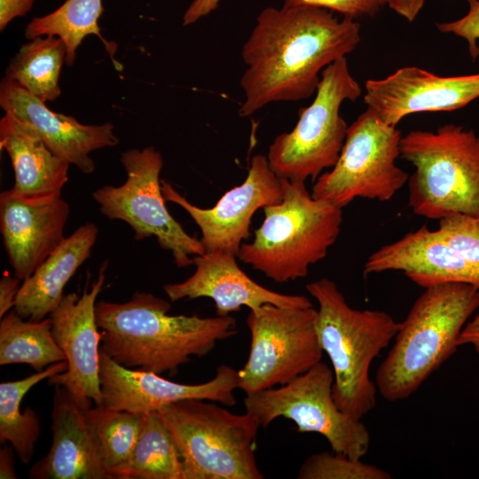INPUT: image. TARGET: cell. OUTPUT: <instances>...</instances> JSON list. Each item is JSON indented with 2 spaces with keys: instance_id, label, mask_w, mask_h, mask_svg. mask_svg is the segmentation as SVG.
<instances>
[{
  "instance_id": "cell-1",
  "label": "cell",
  "mask_w": 479,
  "mask_h": 479,
  "mask_svg": "<svg viewBox=\"0 0 479 479\" xmlns=\"http://www.w3.org/2000/svg\"><path fill=\"white\" fill-rule=\"evenodd\" d=\"M361 41L356 20L314 6L267 7L241 51L247 69L239 114L247 117L272 102L298 101L317 91L322 71Z\"/></svg>"
},
{
  "instance_id": "cell-2",
  "label": "cell",
  "mask_w": 479,
  "mask_h": 479,
  "mask_svg": "<svg viewBox=\"0 0 479 479\" xmlns=\"http://www.w3.org/2000/svg\"><path fill=\"white\" fill-rule=\"evenodd\" d=\"M169 309V302L145 292H136L122 303L98 302L100 349L128 368L175 373L192 357L208 355L218 342L237 334L230 315L172 316Z\"/></svg>"
},
{
  "instance_id": "cell-3",
  "label": "cell",
  "mask_w": 479,
  "mask_h": 479,
  "mask_svg": "<svg viewBox=\"0 0 479 479\" xmlns=\"http://www.w3.org/2000/svg\"><path fill=\"white\" fill-rule=\"evenodd\" d=\"M479 307V287L448 282L424 288L400 322L378 367L375 385L387 401L412 396L457 349L459 334Z\"/></svg>"
},
{
  "instance_id": "cell-4",
  "label": "cell",
  "mask_w": 479,
  "mask_h": 479,
  "mask_svg": "<svg viewBox=\"0 0 479 479\" xmlns=\"http://www.w3.org/2000/svg\"><path fill=\"white\" fill-rule=\"evenodd\" d=\"M306 289L318 304L317 333L332 364L334 401L342 412L361 420L376 405L371 365L395 338L400 322L382 310L350 307L327 278L307 284Z\"/></svg>"
},
{
  "instance_id": "cell-5",
  "label": "cell",
  "mask_w": 479,
  "mask_h": 479,
  "mask_svg": "<svg viewBox=\"0 0 479 479\" xmlns=\"http://www.w3.org/2000/svg\"><path fill=\"white\" fill-rule=\"evenodd\" d=\"M283 198L264 207L263 224L237 257L277 283L305 278L336 241L342 208L316 199L302 181L281 178Z\"/></svg>"
},
{
  "instance_id": "cell-6",
  "label": "cell",
  "mask_w": 479,
  "mask_h": 479,
  "mask_svg": "<svg viewBox=\"0 0 479 479\" xmlns=\"http://www.w3.org/2000/svg\"><path fill=\"white\" fill-rule=\"evenodd\" d=\"M400 149V157L414 167L407 181L414 214L433 220L479 216V137L474 130L453 123L411 130Z\"/></svg>"
},
{
  "instance_id": "cell-7",
  "label": "cell",
  "mask_w": 479,
  "mask_h": 479,
  "mask_svg": "<svg viewBox=\"0 0 479 479\" xmlns=\"http://www.w3.org/2000/svg\"><path fill=\"white\" fill-rule=\"evenodd\" d=\"M211 402L185 399L156 411L179 452L185 479H263L255 458L259 420Z\"/></svg>"
},
{
  "instance_id": "cell-8",
  "label": "cell",
  "mask_w": 479,
  "mask_h": 479,
  "mask_svg": "<svg viewBox=\"0 0 479 479\" xmlns=\"http://www.w3.org/2000/svg\"><path fill=\"white\" fill-rule=\"evenodd\" d=\"M361 94L346 57L327 66L314 100L300 109L294 128L277 136L269 146L266 157L274 173L292 181H316L324 169L333 168L349 127L340 114L341 106L346 100L356 101Z\"/></svg>"
},
{
  "instance_id": "cell-9",
  "label": "cell",
  "mask_w": 479,
  "mask_h": 479,
  "mask_svg": "<svg viewBox=\"0 0 479 479\" xmlns=\"http://www.w3.org/2000/svg\"><path fill=\"white\" fill-rule=\"evenodd\" d=\"M402 137L367 107L348 127L336 163L316 179L311 195L341 208L357 198L390 200L409 178L396 163Z\"/></svg>"
},
{
  "instance_id": "cell-10",
  "label": "cell",
  "mask_w": 479,
  "mask_h": 479,
  "mask_svg": "<svg viewBox=\"0 0 479 479\" xmlns=\"http://www.w3.org/2000/svg\"><path fill=\"white\" fill-rule=\"evenodd\" d=\"M126 181L119 185H104L92 193L101 214L121 220L142 240L154 236L159 246L171 252L178 268L193 264L195 255L206 251L200 240L189 235L170 215L161 191L160 174L163 165L161 152L150 145L122 152L120 159Z\"/></svg>"
},
{
  "instance_id": "cell-11",
  "label": "cell",
  "mask_w": 479,
  "mask_h": 479,
  "mask_svg": "<svg viewBox=\"0 0 479 479\" xmlns=\"http://www.w3.org/2000/svg\"><path fill=\"white\" fill-rule=\"evenodd\" d=\"M333 369L320 361L290 382L246 395V412L267 428L278 418L292 420L300 433L323 436L332 451L362 459L371 436L361 420L342 412L334 395Z\"/></svg>"
},
{
  "instance_id": "cell-12",
  "label": "cell",
  "mask_w": 479,
  "mask_h": 479,
  "mask_svg": "<svg viewBox=\"0 0 479 479\" xmlns=\"http://www.w3.org/2000/svg\"><path fill=\"white\" fill-rule=\"evenodd\" d=\"M318 310L267 303L250 310L247 325L250 349L238 370L239 389L246 395L285 385L319 363Z\"/></svg>"
},
{
  "instance_id": "cell-13",
  "label": "cell",
  "mask_w": 479,
  "mask_h": 479,
  "mask_svg": "<svg viewBox=\"0 0 479 479\" xmlns=\"http://www.w3.org/2000/svg\"><path fill=\"white\" fill-rule=\"evenodd\" d=\"M105 261L97 279L81 296L75 293L63 295L50 314L55 341L66 356L67 370L48 379V383L64 388L82 410L92 404L103 405L99 357L101 333L96 320V300L105 280Z\"/></svg>"
},
{
  "instance_id": "cell-14",
  "label": "cell",
  "mask_w": 479,
  "mask_h": 479,
  "mask_svg": "<svg viewBox=\"0 0 479 479\" xmlns=\"http://www.w3.org/2000/svg\"><path fill=\"white\" fill-rule=\"evenodd\" d=\"M166 201L184 208L201 232L200 239L206 252L224 251L238 255L242 241L249 235L255 211L277 204L283 198L281 178L271 169L263 154L253 156L244 182L227 191L210 208L192 204L169 182L161 180Z\"/></svg>"
},
{
  "instance_id": "cell-15",
  "label": "cell",
  "mask_w": 479,
  "mask_h": 479,
  "mask_svg": "<svg viewBox=\"0 0 479 479\" xmlns=\"http://www.w3.org/2000/svg\"><path fill=\"white\" fill-rule=\"evenodd\" d=\"M99 376L103 406L146 414L163 405L185 399H203L233 406L239 389L238 371L222 364L215 376L200 384L164 379L159 373L125 367L100 349Z\"/></svg>"
},
{
  "instance_id": "cell-16",
  "label": "cell",
  "mask_w": 479,
  "mask_h": 479,
  "mask_svg": "<svg viewBox=\"0 0 479 479\" xmlns=\"http://www.w3.org/2000/svg\"><path fill=\"white\" fill-rule=\"evenodd\" d=\"M364 102L388 124L409 114L453 111L479 98V73L441 76L418 67H404L365 83Z\"/></svg>"
},
{
  "instance_id": "cell-17",
  "label": "cell",
  "mask_w": 479,
  "mask_h": 479,
  "mask_svg": "<svg viewBox=\"0 0 479 479\" xmlns=\"http://www.w3.org/2000/svg\"><path fill=\"white\" fill-rule=\"evenodd\" d=\"M70 208L59 195L28 197L12 188L0 194V232L14 275L30 277L66 238Z\"/></svg>"
},
{
  "instance_id": "cell-18",
  "label": "cell",
  "mask_w": 479,
  "mask_h": 479,
  "mask_svg": "<svg viewBox=\"0 0 479 479\" xmlns=\"http://www.w3.org/2000/svg\"><path fill=\"white\" fill-rule=\"evenodd\" d=\"M236 255L224 251L205 252L193 257L195 271L187 279L169 283L163 290L170 301L210 298L217 316H228L243 306L255 310L271 303L280 307H311L304 295L286 294L266 288L247 276Z\"/></svg>"
},
{
  "instance_id": "cell-19",
  "label": "cell",
  "mask_w": 479,
  "mask_h": 479,
  "mask_svg": "<svg viewBox=\"0 0 479 479\" xmlns=\"http://www.w3.org/2000/svg\"><path fill=\"white\" fill-rule=\"evenodd\" d=\"M0 106L5 113L31 126L52 153L84 174L95 170L91 152L119 143L112 123L82 124L73 116L55 113L20 84L4 77L0 83Z\"/></svg>"
},
{
  "instance_id": "cell-20",
  "label": "cell",
  "mask_w": 479,
  "mask_h": 479,
  "mask_svg": "<svg viewBox=\"0 0 479 479\" xmlns=\"http://www.w3.org/2000/svg\"><path fill=\"white\" fill-rule=\"evenodd\" d=\"M399 271L418 286L461 282L479 287L475 269L443 237L425 224L384 245L366 260L364 274Z\"/></svg>"
},
{
  "instance_id": "cell-21",
  "label": "cell",
  "mask_w": 479,
  "mask_h": 479,
  "mask_svg": "<svg viewBox=\"0 0 479 479\" xmlns=\"http://www.w3.org/2000/svg\"><path fill=\"white\" fill-rule=\"evenodd\" d=\"M52 443L48 453L31 467L33 479H111L88 424L85 410L70 394L54 386Z\"/></svg>"
},
{
  "instance_id": "cell-22",
  "label": "cell",
  "mask_w": 479,
  "mask_h": 479,
  "mask_svg": "<svg viewBox=\"0 0 479 479\" xmlns=\"http://www.w3.org/2000/svg\"><path fill=\"white\" fill-rule=\"evenodd\" d=\"M98 233L92 222L79 226L23 280L13 308L19 316L30 321L50 316L61 301L67 282L90 256Z\"/></svg>"
},
{
  "instance_id": "cell-23",
  "label": "cell",
  "mask_w": 479,
  "mask_h": 479,
  "mask_svg": "<svg viewBox=\"0 0 479 479\" xmlns=\"http://www.w3.org/2000/svg\"><path fill=\"white\" fill-rule=\"evenodd\" d=\"M0 148L14 171V192L28 197L61 194L70 164L52 153L31 126L10 113L0 120Z\"/></svg>"
},
{
  "instance_id": "cell-24",
  "label": "cell",
  "mask_w": 479,
  "mask_h": 479,
  "mask_svg": "<svg viewBox=\"0 0 479 479\" xmlns=\"http://www.w3.org/2000/svg\"><path fill=\"white\" fill-rule=\"evenodd\" d=\"M67 367V362L61 361L24 379L0 383V443H9L23 464H28L34 455L41 423L32 408L27 407L21 413V400L35 385Z\"/></svg>"
},
{
  "instance_id": "cell-25",
  "label": "cell",
  "mask_w": 479,
  "mask_h": 479,
  "mask_svg": "<svg viewBox=\"0 0 479 479\" xmlns=\"http://www.w3.org/2000/svg\"><path fill=\"white\" fill-rule=\"evenodd\" d=\"M67 50L58 36H38L24 43L10 60L4 78L46 103L61 93L59 80Z\"/></svg>"
},
{
  "instance_id": "cell-26",
  "label": "cell",
  "mask_w": 479,
  "mask_h": 479,
  "mask_svg": "<svg viewBox=\"0 0 479 479\" xmlns=\"http://www.w3.org/2000/svg\"><path fill=\"white\" fill-rule=\"evenodd\" d=\"M61 361H66V356L53 337L50 317L30 321L13 309L1 318V365L27 364L40 372Z\"/></svg>"
},
{
  "instance_id": "cell-27",
  "label": "cell",
  "mask_w": 479,
  "mask_h": 479,
  "mask_svg": "<svg viewBox=\"0 0 479 479\" xmlns=\"http://www.w3.org/2000/svg\"><path fill=\"white\" fill-rule=\"evenodd\" d=\"M118 479H185L179 452L156 411L145 414L138 439Z\"/></svg>"
},
{
  "instance_id": "cell-28",
  "label": "cell",
  "mask_w": 479,
  "mask_h": 479,
  "mask_svg": "<svg viewBox=\"0 0 479 479\" xmlns=\"http://www.w3.org/2000/svg\"><path fill=\"white\" fill-rule=\"evenodd\" d=\"M103 12V0H67L55 11L32 19L24 35L27 40L44 35L61 38L67 50L65 63L71 67L86 36L94 35L102 38L98 20Z\"/></svg>"
},
{
  "instance_id": "cell-29",
  "label": "cell",
  "mask_w": 479,
  "mask_h": 479,
  "mask_svg": "<svg viewBox=\"0 0 479 479\" xmlns=\"http://www.w3.org/2000/svg\"><path fill=\"white\" fill-rule=\"evenodd\" d=\"M102 463L111 479H118L138 439L145 414L103 405L85 410Z\"/></svg>"
},
{
  "instance_id": "cell-30",
  "label": "cell",
  "mask_w": 479,
  "mask_h": 479,
  "mask_svg": "<svg viewBox=\"0 0 479 479\" xmlns=\"http://www.w3.org/2000/svg\"><path fill=\"white\" fill-rule=\"evenodd\" d=\"M298 479H389L391 475L362 459L332 451L309 456L299 468Z\"/></svg>"
},
{
  "instance_id": "cell-31",
  "label": "cell",
  "mask_w": 479,
  "mask_h": 479,
  "mask_svg": "<svg viewBox=\"0 0 479 479\" xmlns=\"http://www.w3.org/2000/svg\"><path fill=\"white\" fill-rule=\"evenodd\" d=\"M438 221V230L444 240L479 276V216L452 214Z\"/></svg>"
},
{
  "instance_id": "cell-32",
  "label": "cell",
  "mask_w": 479,
  "mask_h": 479,
  "mask_svg": "<svg viewBox=\"0 0 479 479\" xmlns=\"http://www.w3.org/2000/svg\"><path fill=\"white\" fill-rule=\"evenodd\" d=\"M388 4V0H285L283 6H314L338 12L344 18L356 20L373 17Z\"/></svg>"
},
{
  "instance_id": "cell-33",
  "label": "cell",
  "mask_w": 479,
  "mask_h": 479,
  "mask_svg": "<svg viewBox=\"0 0 479 479\" xmlns=\"http://www.w3.org/2000/svg\"><path fill=\"white\" fill-rule=\"evenodd\" d=\"M469 5L467 13L459 20L437 23V29L445 34H453L465 39L473 60L479 56V0H467Z\"/></svg>"
},
{
  "instance_id": "cell-34",
  "label": "cell",
  "mask_w": 479,
  "mask_h": 479,
  "mask_svg": "<svg viewBox=\"0 0 479 479\" xmlns=\"http://www.w3.org/2000/svg\"><path fill=\"white\" fill-rule=\"evenodd\" d=\"M35 0H0V30L14 19L27 15Z\"/></svg>"
},
{
  "instance_id": "cell-35",
  "label": "cell",
  "mask_w": 479,
  "mask_h": 479,
  "mask_svg": "<svg viewBox=\"0 0 479 479\" xmlns=\"http://www.w3.org/2000/svg\"><path fill=\"white\" fill-rule=\"evenodd\" d=\"M20 279L15 275L5 274L0 280V318L14 308L15 300L20 287Z\"/></svg>"
},
{
  "instance_id": "cell-36",
  "label": "cell",
  "mask_w": 479,
  "mask_h": 479,
  "mask_svg": "<svg viewBox=\"0 0 479 479\" xmlns=\"http://www.w3.org/2000/svg\"><path fill=\"white\" fill-rule=\"evenodd\" d=\"M220 0H193L183 16V25L188 26L216 10Z\"/></svg>"
},
{
  "instance_id": "cell-37",
  "label": "cell",
  "mask_w": 479,
  "mask_h": 479,
  "mask_svg": "<svg viewBox=\"0 0 479 479\" xmlns=\"http://www.w3.org/2000/svg\"><path fill=\"white\" fill-rule=\"evenodd\" d=\"M425 0H388V5L409 22L413 21L424 5Z\"/></svg>"
},
{
  "instance_id": "cell-38",
  "label": "cell",
  "mask_w": 479,
  "mask_h": 479,
  "mask_svg": "<svg viewBox=\"0 0 479 479\" xmlns=\"http://www.w3.org/2000/svg\"><path fill=\"white\" fill-rule=\"evenodd\" d=\"M471 345L479 353V314L467 323L458 340V345Z\"/></svg>"
},
{
  "instance_id": "cell-39",
  "label": "cell",
  "mask_w": 479,
  "mask_h": 479,
  "mask_svg": "<svg viewBox=\"0 0 479 479\" xmlns=\"http://www.w3.org/2000/svg\"><path fill=\"white\" fill-rule=\"evenodd\" d=\"M13 447L4 444L0 449V478L1 479H15L17 478L14 470V455Z\"/></svg>"
}]
</instances>
